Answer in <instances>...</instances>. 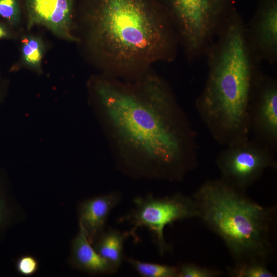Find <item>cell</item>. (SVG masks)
<instances>
[{
	"label": "cell",
	"instance_id": "cell-5",
	"mask_svg": "<svg viewBox=\"0 0 277 277\" xmlns=\"http://www.w3.org/2000/svg\"><path fill=\"white\" fill-rule=\"evenodd\" d=\"M159 1L189 61L205 55L235 7L234 0Z\"/></svg>",
	"mask_w": 277,
	"mask_h": 277
},
{
	"label": "cell",
	"instance_id": "cell-16",
	"mask_svg": "<svg viewBox=\"0 0 277 277\" xmlns=\"http://www.w3.org/2000/svg\"><path fill=\"white\" fill-rule=\"evenodd\" d=\"M267 264L257 260H250L227 267L228 274L232 277H275L276 274L267 268Z\"/></svg>",
	"mask_w": 277,
	"mask_h": 277
},
{
	"label": "cell",
	"instance_id": "cell-14",
	"mask_svg": "<svg viewBox=\"0 0 277 277\" xmlns=\"http://www.w3.org/2000/svg\"><path fill=\"white\" fill-rule=\"evenodd\" d=\"M124 259L142 276L177 277L178 266L142 262L125 256Z\"/></svg>",
	"mask_w": 277,
	"mask_h": 277
},
{
	"label": "cell",
	"instance_id": "cell-12",
	"mask_svg": "<svg viewBox=\"0 0 277 277\" xmlns=\"http://www.w3.org/2000/svg\"><path fill=\"white\" fill-rule=\"evenodd\" d=\"M71 260L76 268L89 273H114L109 263L92 246L86 231L80 224L78 232L72 243Z\"/></svg>",
	"mask_w": 277,
	"mask_h": 277
},
{
	"label": "cell",
	"instance_id": "cell-20",
	"mask_svg": "<svg viewBox=\"0 0 277 277\" xmlns=\"http://www.w3.org/2000/svg\"><path fill=\"white\" fill-rule=\"evenodd\" d=\"M11 215L7 197L0 182V231L9 224Z\"/></svg>",
	"mask_w": 277,
	"mask_h": 277
},
{
	"label": "cell",
	"instance_id": "cell-9",
	"mask_svg": "<svg viewBox=\"0 0 277 277\" xmlns=\"http://www.w3.org/2000/svg\"><path fill=\"white\" fill-rule=\"evenodd\" d=\"M249 49L255 60L274 64L277 61V0H258L246 25Z\"/></svg>",
	"mask_w": 277,
	"mask_h": 277
},
{
	"label": "cell",
	"instance_id": "cell-8",
	"mask_svg": "<svg viewBox=\"0 0 277 277\" xmlns=\"http://www.w3.org/2000/svg\"><path fill=\"white\" fill-rule=\"evenodd\" d=\"M250 133L253 139L273 152L277 148V81L260 75L253 90L248 111Z\"/></svg>",
	"mask_w": 277,
	"mask_h": 277
},
{
	"label": "cell",
	"instance_id": "cell-15",
	"mask_svg": "<svg viewBox=\"0 0 277 277\" xmlns=\"http://www.w3.org/2000/svg\"><path fill=\"white\" fill-rule=\"evenodd\" d=\"M44 52L43 42L38 36L30 35L22 40V60L28 67L36 70L40 69Z\"/></svg>",
	"mask_w": 277,
	"mask_h": 277
},
{
	"label": "cell",
	"instance_id": "cell-4",
	"mask_svg": "<svg viewBox=\"0 0 277 277\" xmlns=\"http://www.w3.org/2000/svg\"><path fill=\"white\" fill-rule=\"evenodd\" d=\"M221 179L193 194L199 217L225 243L234 263L275 258L277 208L263 206Z\"/></svg>",
	"mask_w": 277,
	"mask_h": 277
},
{
	"label": "cell",
	"instance_id": "cell-18",
	"mask_svg": "<svg viewBox=\"0 0 277 277\" xmlns=\"http://www.w3.org/2000/svg\"><path fill=\"white\" fill-rule=\"evenodd\" d=\"M0 16L9 24L17 25L20 21L18 0H0Z\"/></svg>",
	"mask_w": 277,
	"mask_h": 277
},
{
	"label": "cell",
	"instance_id": "cell-6",
	"mask_svg": "<svg viewBox=\"0 0 277 277\" xmlns=\"http://www.w3.org/2000/svg\"><path fill=\"white\" fill-rule=\"evenodd\" d=\"M133 208L120 217L118 222L126 221L132 225L128 232L135 242L138 241L136 230L140 227L147 228L152 232L162 256L171 250V246L165 240V227L178 221L199 217L193 197L181 193L163 197H155L151 194L138 196L133 199Z\"/></svg>",
	"mask_w": 277,
	"mask_h": 277
},
{
	"label": "cell",
	"instance_id": "cell-7",
	"mask_svg": "<svg viewBox=\"0 0 277 277\" xmlns=\"http://www.w3.org/2000/svg\"><path fill=\"white\" fill-rule=\"evenodd\" d=\"M225 147L216 159L220 179L237 189L246 191L265 170L277 167L275 152L250 137Z\"/></svg>",
	"mask_w": 277,
	"mask_h": 277
},
{
	"label": "cell",
	"instance_id": "cell-17",
	"mask_svg": "<svg viewBox=\"0 0 277 277\" xmlns=\"http://www.w3.org/2000/svg\"><path fill=\"white\" fill-rule=\"evenodd\" d=\"M223 273L222 270L216 269L184 263L178 266L177 277H217Z\"/></svg>",
	"mask_w": 277,
	"mask_h": 277
},
{
	"label": "cell",
	"instance_id": "cell-19",
	"mask_svg": "<svg viewBox=\"0 0 277 277\" xmlns=\"http://www.w3.org/2000/svg\"><path fill=\"white\" fill-rule=\"evenodd\" d=\"M38 268V263L33 256L25 255L19 257L15 263L17 272L24 276H30L36 273Z\"/></svg>",
	"mask_w": 277,
	"mask_h": 277
},
{
	"label": "cell",
	"instance_id": "cell-22",
	"mask_svg": "<svg viewBox=\"0 0 277 277\" xmlns=\"http://www.w3.org/2000/svg\"><path fill=\"white\" fill-rule=\"evenodd\" d=\"M2 95H3L2 92H1V89L0 88V103L2 100Z\"/></svg>",
	"mask_w": 277,
	"mask_h": 277
},
{
	"label": "cell",
	"instance_id": "cell-11",
	"mask_svg": "<svg viewBox=\"0 0 277 277\" xmlns=\"http://www.w3.org/2000/svg\"><path fill=\"white\" fill-rule=\"evenodd\" d=\"M121 200L120 193L112 192L86 199L79 204V224L84 228L92 244L104 231L110 212Z\"/></svg>",
	"mask_w": 277,
	"mask_h": 277
},
{
	"label": "cell",
	"instance_id": "cell-2",
	"mask_svg": "<svg viewBox=\"0 0 277 277\" xmlns=\"http://www.w3.org/2000/svg\"><path fill=\"white\" fill-rule=\"evenodd\" d=\"M83 23L104 75L133 80L177 55L179 37L159 0H94Z\"/></svg>",
	"mask_w": 277,
	"mask_h": 277
},
{
	"label": "cell",
	"instance_id": "cell-13",
	"mask_svg": "<svg viewBox=\"0 0 277 277\" xmlns=\"http://www.w3.org/2000/svg\"><path fill=\"white\" fill-rule=\"evenodd\" d=\"M129 236L128 231L121 232L109 227L104 230L93 243L95 250L109 263L114 273L118 270L125 258L124 244Z\"/></svg>",
	"mask_w": 277,
	"mask_h": 277
},
{
	"label": "cell",
	"instance_id": "cell-10",
	"mask_svg": "<svg viewBox=\"0 0 277 277\" xmlns=\"http://www.w3.org/2000/svg\"><path fill=\"white\" fill-rule=\"evenodd\" d=\"M72 0H26L27 27H46L58 37L77 41L72 33Z\"/></svg>",
	"mask_w": 277,
	"mask_h": 277
},
{
	"label": "cell",
	"instance_id": "cell-21",
	"mask_svg": "<svg viewBox=\"0 0 277 277\" xmlns=\"http://www.w3.org/2000/svg\"><path fill=\"white\" fill-rule=\"evenodd\" d=\"M10 33L5 25L0 23V39L6 38L10 36Z\"/></svg>",
	"mask_w": 277,
	"mask_h": 277
},
{
	"label": "cell",
	"instance_id": "cell-1",
	"mask_svg": "<svg viewBox=\"0 0 277 277\" xmlns=\"http://www.w3.org/2000/svg\"><path fill=\"white\" fill-rule=\"evenodd\" d=\"M95 110L117 168L134 179L181 181L198 165L196 134L170 86L149 71L94 78Z\"/></svg>",
	"mask_w": 277,
	"mask_h": 277
},
{
	"label": "cell",
	"instance_id": "cell-3",
	"mask_svg": "<svg viewBox=\"0 0 277 277\" xmlns=\"http://www.w3.org/2000/svg\"><path fill=\"white\" fill-rule=\"evenodd\" d=\"M208 74L195 102L213 138L228 146L250 136L248 111L262 72L246 36V24L234 7L205 55Z\"/></svg>",
	"mask_w": 277,
	"mask_h": 277
}]
</instances>
